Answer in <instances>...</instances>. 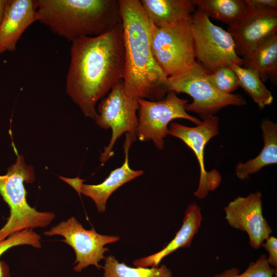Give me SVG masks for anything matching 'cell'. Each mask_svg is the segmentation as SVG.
I'll list each match as a JSON object with an SVG mask.
<instances>
[{"instance_id": "cell-1", "label": "cell", "mask_w": 277, "mask_h": 277, "mask_svg": "<svg viewBox=\"0 0 277 277\" xmlns=\"http://www.w3.org/2000/svg\"><path fill=\"white\" fill-rule=\"evenodd\" d=\"M71 43L66 92L85 116L94 119L97 101L124 77L122 23L102 35Z\"/></svg>"}, {"instance_id": "cell-2", "label": "cell", "mask_w": 277, "mask_h": 277, "mask_svg": "<svg viewBox=\"0 0 277 277\" xmlns=\"http://www.w3.org/2000/svg\"><path fill=\"white\" fill-rule=\"evenodd\" d=\"M118 2L125 53L124 92L136 100H161L168 92V77L152 52L150 22L140 1Z\"/></svg>"}, {"instance_id": "cell-3", "label": "cell", "mask_w": 277, "mask_h": 277, "mask_svg": "<svg viewBox=\"0 0 277 277\" xmlns=\"http://www.w3.org/2000/svg\"><path fill=\"white\" fill-rule=\"evenodd\" d=\"M36 21L69 41L106 33L122 23L118 0H35Z\"/></svg>"}, {"instance_id": "cell-4", "label": "cell", "mask_w": 277, "mask_h": 277, "mask_svg": "<svg viewBox=\"0 0 277 277\" xmlns=\"http://www.w3.org/2000/svg\"><path fill=\"white\" fill-rule=\"evenodd\" d=\"M16 154L15 162L8 168L7 173L0 175V194L10 209L7 222L0 229V241L24 229L45 227L55 218L53 212L37 211L28 204L24 183H33L35 174L24 156Z\"/></svg>"}, {"instance_id": "cell-5", "label": "cell", "mask_w": 277, "mask_h": 277, "mask_svg": "<svg viewBox=\"0 0 277 277\" xmlns=\"http://www.w3.org/2000/svg\"><path fill=\"white\" fill-rule=\"evenodd\" d=\"M210 73L197 61L190 67L167 78L168 91L185 93L193 99L187 104L185 110L197 114L202 119L214 115L219 110L229 105H246L240 94L224 93L213 86L206 78Z\"/></svg>"}, {"instance_id": "cell-6", "label": "cell", "mask_w": 277, "mask_h": 277, "mask_svg": "<svg viewBox=\"0 0 277 277\" xmlns=\"http://www.w3.org/2000/svg\"><path fill=\"white\" fill-rule=\"evenodd\" d=\"M191 18L159 28L150 23L152 52L167 77L185 70L196 62Z\"/></svg>"}, {"instance_id": "cell-7", "label": "cell", "mask_w": 277, "mask_h": 277, "mask_svg": "<svg viewBox=\"0 0 277 277\" xmlns=\"http://www.w3.org/2000/svg\"><path fill=\"white\" fill-rule=\"evenodd\" d=\"M191 29L195 58L207 71L212 73L233 64L243 66V58L238 55L230 34L198 9L192 15Z\"/></svg>"}, {"instance_id": "cell-8", "label": "cell", "mask_w": 277, "mask_h": 277, "mask_svg": "<svg viewBox=\"0 0 277 277\" xmlns=\"http://www.w3.org/2000/svg\"><path fill=\"white\" fill-rule=\"evenodd\" d=\"M138 109V100L128 96L124 92L123 80L113 87L108 95L101 100L94 119L101 128L112 131L109 144L104 147L100 157L102 164L113 155V148L122 135L126 133L132 142L136 141Z\"/></svg>"}, {"instance_id": "cell-9", "label": "cell", "mask_w": 277, "mask_h": 277, "mask_svg": "<svg viewBox=\"0 0 277 277\" xmlns=\"http://www.w3.org/2000/svg\"><path fill=\"white\" fill-rule=\"evenodd\" d=\"M188 102L173 91H168L165 97L159 101L138 99L136 137L143 142L152 140L155 147L161 150L165 146L164 138L168 135V125L172 120L183 118L199 125L201 121L185 110Z\"/></svg>"}, {"instance_id": "cell-10", "label": "cell", "mask_w": 277, "mask_h": 277, "mask_svg": "<svg viewBox=\"0 0 277 277\" xmlns=\"http://www.w3.org/2000/svg\"><path fill=\"white\" fill-rule=\"evenodd\" d=\"M44 233L47 236L59 235L64 238L62 241L70 245L75 251L76 260L74 264H77L73 270L76 272H81L91 265L98 269L102 268L98 263L105 259L104 253L109 251L104 246L120 240L118 236L101 234L93 227L86 230L74 216L62 221Z\"/></svg>"}, {"instance_id": "cell-11", "label": "cell", "mask_w": 277, "mask_h": 277, "mask_svg": "<svg viewBox=\"0 0 277 277\" xmlns=\"http://www.w3.org/2000/svg\"><path fill=\"white\" fill-rule=\"evenodd\" d=\"M201 123L191 127L172 122L168 128V134L182 140L194 152L200 169L199 184L194 195L204 199L210 190L219 185L221 175L216 170L208 172L204 165V149L207 143L219 134V118L211 115L202 119Z\"/></svg>"}, {"instance_id": "cell-12", "label": "cell", "mask_w": 277, "mask_h": 277, "mask_svg": "<svg viewBox=\"0 0 277 277\" xmlns=\"http://www.w3.org/2000/svg\"><path fill=\"white\" fill-rule=\"evenodd\" d=\"M238 55L244 58L269 37L277 33V10L248 6V9L227 30Z\"/></svg>"}, {"instance_id": "cell-13", "label": "cell", "mask_w": 277, "mask_h": 277, "mask_svg": "<svg viewBox=\"0 0 277 277\" xmlns=\"http://www.w3.org/2000/svg\"><path fill=\"white\" fill-rule=\"evenodd\" d=\"M225 219L233 228L246 232L249 245L258 249L272 232L262 211V195L257 191L238 196L224 208Z\"/></svg>"}, {"instance_id": "cell-14", "label": "cell", "mask_w": 277, "mask_h": 277, "mask_svg": "<svg viewBox=\"0 0 277 277\" xmlns=\"http://www.w3.org/2000/svg\"><path fill=\"white\" fill-rule=\"evenodd\" d=\"M36 21L34 1L7 0L0 25V55L14 51L26 29Z\"/></svg>"}, {"instance_id": "cell-15", "label": "cell", "mask_w": 277, "mask_h": 277, "mask_svg": "<svg viewBox=\"0 0 277 277\" xmlns=\"http://www.w3.org/2000/svg\"><path fill=\"white\" fill-rule=\"evenodd\" d=\"M129 135L126 134L124 145L125 160L120 167L111 171L108 176L101 184L89 185L83 184L82 180L75 188L78 194L90 197L95 203L99 212L106 210L107 200L111 194L124 184L142 175L144 171L131 169L129 164L128 152L132 144Z\"/></svg>"}, {"instance_id": "cell-16", "label": "cell", "mask_w": 277, "mask_h": 277, "mask_svg": "<svg viewBox=\"0 0 277 277\" xmlns=\"http://www.w3.org/2000/svg\"><path fill=\"white\" fill-rule=\"evenodd\" d=\"M203 220L201 210L195 203L188 205L185 211L183 224L174 238L162 250L147 256L135 260L133 264L136 267H157L165 256L180 248H189L197 233Z\"/></svg>"}, {"instance_id": "cell-17", "label": "cell", "mask_w": 277, "mask_h": 277, "mask_svg": "<svg viewBox=\"0 0 277 277\" xmlns=\"http://www.w3.org/2000/svg\"><path fill=\"white\" fill-rule=\"evenodd\" d=\"M149 21L156 27L190 19L196 10L192 0H141Z\"/></svg>"}, {"instance_id": "cell-18", "label": "cell", "mask_w": 277, "mask_h": 277, "mask_svg": "<svg viewBox=\"0 0 277 277\" xmlns=\"http://www.w3.org/2000/svg\"><path fill=\"white\" fill-rule=\"evenodd\" d=\"M261 128L264 146L255 157L245 163L240 162L235 167V174L241 180L259 171L264 167L277 163V124L268 118L263 119Z\"/></svg>"}, {"instance_id": "cell-19", "label": "cell", "mask_w": 277, "mask_h": 277, "mask_svg": "<svg viewBox=\"0 0 277 277\" xmlns=\"http://www.w3.org/2000/svg\"><path fill=\"white\" fill-rule=\"evenodd\" d=\"M244 67H252L262 80L277 83V33L269 37L243 58Z\"/></svg>"}, {"instance_id": "cell-20", "label": "cell", "mask_w": 277, "mask_h": 277, "mask_svg": "<svg viewBox=\"0 0 277 277\" xmlns=\"http://www.w3.org/2000/svg\"><path fill=\"white\" fill-rule=\"evenodd\" d=\"M197 9L228 26L236 23L248 9L245 0H192Z\"/></svg>"}, {"instance_id": "cell-21", "label": "cell", "mask_w": 277, "mask_h": 277, "mask_svg": "<svg viewBox=\"0 0 277 277\" xmlns=\"http://www.w3.org/2000/svg\"><path fill=\"white\" fill-rule=\"evenodd\" d=\"M235 73L239 86L250 96L260 108L270 105L273 100L271 92L267 89L256 69L233 64L230 66Z\"/></svg>"}, {"instance_id": "cell-22", "label": "cell", "mask_w": 277, "mask_h": 277, "mask_svg": "<svg viewBox=\"0 0 277 277\" xmlns=\"http://www.w3.org/2000/svg\"><path fill=\"white\" fill-rule=\"evenodd\" d=\"M104 277H172L171 271L165 265L150 268H132L124 263H120L110 255L105 258Z\"/></svg>"}, {"instance_id": "cell-23", "label": "cell", "mask_w": 277, "mask_h": 277, "mask_svg": "<svg viewBox=\"0 0 277 277\" xmlns=\"http://www.w3.org/2000/svg\"><path fill=\"white\" fill-rule=\"evenodd\" d=\"M41 236L33 229H24L15 232L0 241V256L9 248L14 246L28 245L36 248L41 247ZM0 277H11L9 266L0 261Z\"/></svg>"}, {"instance_id": "cell-24", "label": "cell", "mask_w": 277, "mask_h": 277, "mask_svg": "<svg viewBox=\"0 0 277 277\" xmlns=\"http://www.w3.org/2000/svg\"><path fill=\"white\" fill-rule=\"evenodd\" d=\"M236 268L224 271L214 277H273L276 276V269L270 266L266 254H262L256 262L250 263L247 269L242 274Z\"/></svg>"}, {"instance_id": "cell-25", "label": "cell", "mask_w": 277, "mask_h": 277, "mask_svg": "<svg viewBox=\"0 0 277 277\" xmlns=\"http://www.w3.org/2000/svg\"><path fill=\"white\" fill-rule=\"evenodd\" d=\"M208 81L219 91L226 94H231L239 86L238 78L228 66L219 68L212 73L207 74Z\"/></svg>"}, {"instance_id": "cell-26", "label": "cell", "mask_w": 277, "mask_h": 277, "mask_svg": "<svg viewBox=\"0 0 277 277\" xmlns=\"http://www.w3.org/2000/svg\"><path fill=\"white\" fill-rule=\"evenodd\" d=\"M265 243H263L261 246L264 247L269 253L267 261L269 265L277 267V239L272 235L267 238Z\"/></svg>"}, {"instance_id": "cell-27", "label": "cell", "mask_w": 277, "mask_h": 277, "mask_svg": "<svg viewBox=\"0 0 277 277\" xmlns=\"http://www.w3.org/2000/svg\"><path fill=\"white\" fill-rule=\"evenodd\" d=\"M249 6L277 10L276 0H245Z\"/></svg>"}, {"instance_id": "cell-28", "label": "cell", "mask_w": 277, "mask_h": 277, "mask_svg": "<svg viewBox=\"0 0 277 277\" xmlns=\"http://www.w3.org/2000/svg\"><path fill=\"white\" fill-rule=\"evenodd\" d=\"M7 3V0H0V25L3 18Z\"/></svg>"}]
</instances>
